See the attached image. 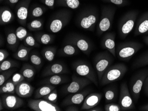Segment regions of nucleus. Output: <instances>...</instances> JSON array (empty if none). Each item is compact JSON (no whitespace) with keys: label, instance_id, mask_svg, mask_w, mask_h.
Masks as SVG:
<instances>
[{"label":"nucleus","instance_id":"37","mask_svg":"<svg viewBox=\"0 0 148 111\" xmlns=\"http://www.w3.org/2000/svg\"><path fill=\"white\" fill-rule=\"evenodd\" d=\"M43 22L41 20L36 19L31 21L28 24L27 28L31 31H36L42 29Z\"/></svg>","mask_w":148,"mask_h":111},{"label":"nucleus","instance_id":"42","mask_svg":"<svg viewBox=\"0 0 148 111\" xmlns=\"http://www.w3.org/2000/svg\"><path fill=\"white\" fill-rule=\"evenodd\" d=\"M30 61L33 65L36 67H39L41 66L42 63L41 59L38 54L36 53H32L29 57Z\"/></svg>","mask_w":148,"mask_h":111},{"label":"nucleus","instance_id":"39","mask_svg":"<svg viewBox=\"0 0 148 111\" xmlns=\"http://www.w3.org/2000/svg\"><path fill=\"white\" fill-rule=\"evenodd\" d=\"M15 32L16 36L20 41H23L28 35L26 29L23 26H20L17 28Z\"/></svg>","mask_w":148,"mask_h":111},{"label":"nucleus","instance_id":"24","mask_svg":"<svg viewBox=\"0 0 148 111\" xmlns=\"http://www.w3.org/2000/svg\"><path fill=\"white\" fill-rule=\"evenodd\" d=\"M32 48L21 44L14 54V57L16 59L22 61H26L29 60V52Z\"/></svg>","mask_w":148,"mask_h":111},{"label":"nucleus","instance_id":"45","mask_svg":"<svg viewBox=\"0 0 148 111\" xmlns=\"http://www.w3.org/2000/svg\"><path fill=\"white\" fill-rule=\"evenodd\" d=\"M103 1L112 3L116 5L123 7L128 5L129 2L127 0H102Z\"/></svg>","mask_w":148,"mask_h":111},{"label":"nucleus","instance_id":"55","mask_svg":"<svg viewBox=\"0 0 148 111\" xmlns=\"http://www.w3.org/2000/svg\"><path fill=\"white\" fill-rule=\"evenodd\" d=\"M4 1V0H1V1Z\"/></svg>","mask_w":148,"mask_h":111},{"label":"nucleus","instance_id":"9","mask_svg":"<svg viewBox=\"0 0 148 111\" xmlns=\"http://www.w3.org/2000/svg\"><path fill=\"white\" fill-rule=\"evenodd\" d=\"M73 69L77 74L89 79L95 86L99 85L98 76L91 65L84 61H79L74 62L72 64Z\"/></svg>","mask_w":148,"mask_h":111},{"label":"nucleus","instance_id":"20","mask_svg":"<svg viewBox=\"0 0 148 111\" xmlns=\"http://www.w3.org/2000/svg\"><path fill=\"white\" fill-rule=\"evenodd\" d=\"M34 90L30 84L25 81L20 82L16 87V93L21 98H28L31 97Z\"/></svg>","mask_w":148,"mask_h":111},{"label":"nucleus","instance_id":"32","mask_svg":"<svg viewBox=\"0 0 148 111\" xmlns=\"http://www.w3.org/2000/svg\"><path fill=\"white\" fill-rule=\"evenodd\" d=\"M105 101L107 103L112 102L116 100L117 97V89L109 87L104 90Z\"/></svg>","mask_w":148,"mask_h":111},{"label":"nucleus","instance_id":"10","mask_svg":"<svg viewBox=\"0 0 148 111\" xmlns=\"http://www.w3.org/2000/svg\"><path fill=\"white\" fill-rule=\"evenodd\" d=\"M119 104L121 111H129L135 108L134 102L126 82L122 83L121 84Z\"/></svg>","mask_w":148,"mask_h":111},{"label":"nucleus","instance_id":"33","mask_svg":"<svg viewBox=\"0 0 148 111\" xmlns=\"http://www.w3.org/2000/svg\"><path fill=\"white\" fill-rule=\"evenodd\" d=\"M35 39L40 44L48 45L53 42L54 37L53 35L49 34L39 33L35 35Z\"/></svg>","mask_w":148,"mask_h":111},{"label":"nucleus","instance_id":"25","mask_svg":"<svg viewBox=\"0 0 148 111\" xmlns=\"http://www.w3.org/2000/svg\"><path fill=\"white\" fill-rule=\"evenodd\" d=\"M56 88V86H55L51 84H45L43 85L36 90L35 92V99H40L44 96H46Z\"/></svg>","mask_w":148,"mask_h":111},{"label":"nucleus","instance_id":"19","mask_svg":"<svg viewBox=\"0 0 148 111\" xmlns=\"http://www.w3.org/2000/svg\"><path fill=\"white\" fill-rule=\"evenodd\" d=\"M103 95L100 93H90L86 96L81 109L86 110L98 106L102 99Z\"/></svg>","mask_w":148,"mask_h":111},{"label":"nucleus","instance_id":"1","mask_svg":"<svg viewBox=\"0 0 148 111\" xmlns=\"http://www.w3.org/2000/svg\"><path fill=\"white\" fill-rule=\"evenodd\" d=\"M128 71V67L123 63H118L110 66L106 69L99 82L104 86L122 79Z\"/></svg>","mask_w":148,"mask_h":111},{"label":"nucleus","instance_id":"27","mask_svg":"<svg viewBox=\"0 0 148 111\" xmlns=\"http://www.w3.org/2000/svg\"><path fill=\"white\" fill-rule=\"evenodd\" d=\"M16 87L11 78H10L0 87V93L1 95L5 93L14 94L16 93Z\"/></svg>","mask_w":148,"mask_h":111},{"label":"nucleus","instance_id":"53","mask_svg":"<svg viewBox=\"0 0 148 111\" xmlns=\"http://www.w3.org/2000/svg\"><path fill=\"white\" fill-rule=\"evenodd\" d=\"M4 108L3 106V104H2V100H1H1H0V111H2Z\"/></svg>","mask_w":148,"mask_h":111},{"label":"nucleus","instance_id":"54","mask_svg":"<svg viewBox=\"0 0 148 111\" xmlns=\"http://www.w3.org/2000/svg\"><path fill=\"white\" fill-rule=\"evenodd\" d=\"M144 42L146 45H148V35L146 36V37H144Z\"/></svg>","mask_w":148,"mask_h":111},{"label":"nucleus","instance_id":"36","mask_svg":"<svg viewBox=\"0 0 148 111\" xmlns=\"http://www.w3.org/2000/svg\"><path fill=\"white\" fill-rule=\"evenodd\" d=\"M16 69L12 68L5 71H3L0 74V86H2L7 80H9L14 74Z\"/></svg>","mask_w":148,"mask_h":111},{"label":"nucleus","instance_id":"12","mask_svg":"<svg viewBox=\"0 0 148 111\" xmlns=\"http://www.w3.org/2000/svg\"><path fill=\"white\" fill-rule=\"evenodd\" d=\"M28 106L35 111H61L56 104L52 103L44 99H31L28 101Z\"/></svg>","mask_w":148,"mask_h":111},{"label":"nucleus","instance_id":"7","mask_svg":"<svg viewBox=\"0 0 148 111\" xmlns=\"http://www.w3.org/2000/svg\"><path fill=\"white\" fill-rule=\"evenodd\" d=\"M116 11V9L114 7L107 6L103 7L101 17L97 29L98 35H102L111 29Z\"/></svg>","mask_w":148,"mask_h":111},{"label":"nucleus","instance_id":"18","mask_svg":"<svg viewBox=\"0 0 148 111\" xmlns=\"http://www.w3.org/2000/svg\"><path fill=\"white\" fill-rule=\"evenodd\" d=\"M68 69L63 64L55 63L49 65L45 68L42 73L44 77H48L51 75L62 74L69 73Z\"/></svg>","mask_w":148,"mask_h":111},{"label":"nucleus","instance_id":"49","mask_svg":"<svg viewBox=\"0 0 148 111\" xmlns=\"http://www.w3.org/2000/svg\"><path fill=\"white\" fill-rule=\"evenodd\" d=\"M67 107L65 108V111H79V108L75 106V104H72L70 106H66Z\"/></svg>","mask_w":148,"mask_h":111},{"label":"nucleus","instance_id":"21","mask_svg":"<svg viewBox=\"0 0 148 111\" xmlns=\"http://www.w3.org/2000/svg\"><path fill=\"white\" fill-rule=\"evenodd\" d=\"M148 31V11L144 12L140 17L136 25L134 35H138L145 33Z\"/></svg>","mask_w":148,"mask_h":111},{"label":"nucleus","instance_id":"29","mask_svg":"<svg viewBox=\"0 0 148 111\" xmlns=\"http://www.w3.org/2000/svg\"><path fill=\"white\" fill-rule=\"evenodd\" d=\"M19 40L15 32L10 31L7 34V43L9 48L12 50H15L16 49L19 44Z\"/></svg>","mask_w":148,"mask_h":111},{"label":"nucleus","instance_id":"13","mask_svg":"<svg viewBox=\"0 0 148 111\" xmlns=\"http://www.w3.org/2000/svg\"><path fill=\"white\" fill-rule=\"evenodd\" d=\"M68 44L75 46L83 53L89 55L92 51L91 43L84 37L79 35H73L69 36L67 40Z\"/></svg>","mask_w":148,"mask_h":111},{"label":"nucleus","instance_id":"41","mask_svg":"<svg viewBox=\"0 0 148 111\" xmlns=\"http://www.w3.org/2000/svg\"><path fill=\"white\" fill-rule=\"evenodd\" d=\"M43 99L49 101L52 103L56 104L58 100V93L56 89L51 91L50 93H49L46 96L43 97Z\"/></svg>","mask_w":148,"mask_h":111},{"label":"nucleus","instance_id":"40","mask_svg":"<svg viewBox=\"0 0 148 111\" xmlns=\"http://www.w3.org/2000/svg\"><path fill=\"white\" fill-rule=\"evenodd\" d=\"M45 12V9L43 7L36 6L30 11L29 15L32 18H38L42 16Z\"/></svg>","mask_w":148,"mask_h":111},{"label":"nucleus","instance_id":"35","mask_svg":"<svg viewBox=\"0 0 148 111\" xmlns=\"http://www.w3.org/2000/svg\"><path fill=\"white\" fill-rule=\"evenodd\" d=\"M19 64L16 61L12 59H7L1 63L0 64V72L8 70L13 68L18 67Z\"/></svg>","mask_w":148,"mask_h":111},{"label":"nucleus","instance_id":"50","mask_svg":"<svg viewBox=\"0 0 148 111\" xmlns=\"http://www.w3.org/2000/svg\"><path fill=\"white\" fill-rule=\"evenodd\" d=\"M19 0H6L7 3L8 5H15L16 3H18Z\"/></svg>","mask_w":148,"mask_h":111},{"label":"nucleus","instance_id":"16","mask_svg":"<svg viewBox=\"0 0 148 111\" xmlns=\"http://www.w3.org/2000/svg\"><path fill=\"white\" fill-rule=\"evenodd\" d=\"M31 0H22L16 7L17 20L20 25L25 26L29 15V9Z\"/></svg>","mask_w":148,"mask_h":111},{"label":"nucleus","instance_id":"30","mask_svg":"<svg viewBox=\"0 0 148 111\" xmlns=\"http://www.w3.org/2000/svg\"><path fill=\"white\" fill-rule=\"evenodd\" d=\"M79 50L75 46L68 44L61 49L60 54L64 56H72L77 54L79 52Z\"/></svg>","mask_w":148,"mask_h":111},{"label":"nucleus","instance_id":"26","mask_svg":"<svg viewBox=\"0 0 148 111\" xmlns=\"http://www.w3.org/2000/svg\"><path fill=\"white\" fill-rule=\"evenodd\" d=\"M20 73L26 79L31 80L35 75L36 70L33 66L29 64L26 63L23 65Z\"/></svg>","mask_w":148,"mask_h":111},{"label":"nucleus","instance_id":"47","mask_svg":"<svg viewBox=\"0 0 148 111\" xmlns=\"http://www.w3.org/2000/svg\"><path fill=\"white\" fill-rule=\"evenodd\" d=\"M43 3L51 9L54 8L55 0H42Z\"/></svg>","mask_w":148,"mask_h":111},{"label":"nucleus","instance_id":"6","mask_svg":"<svg viewBox=\"0 0 148 111\" xmlns=\"http://www.w3.org/2000/svg\"><path fill=\"white\" fill-rule=\"evenodd\" d=\"M98 12L94 9H87L82 12L78 17L77 22L80 28L93 31L98 20Z\"/></svg>","mask_w":148,"mask_h":111},{"label":"nucleus","instance_id":"8","mask_svg":"<svg viewBox=\"0 0 148 111\" xmlns=\"http://www.w3.org/2000/svg\"><path fill=\"white\" fill-rule=\"evenodd\" d=\"M71 14L68 10L60 11L54 16L50 21L49 29L51 32L56 33L60 31L69 24L71 19Z\"/></svg>","mask_w":148,"mask_h":111},{"label":"nucleus","instance_id":"23","mask_svg":"<svg viewBox=\"0 0 148 111\" xmlns=\"http://www.w3.org/2000/svg\"><path fill=\"white\" fill-rule=\"evenodd\" d=\"M69 79L67 77H65L61 74L51 75L48 76L42 81V83L45 84H50L53 86H57L64 83L66 82Z\"/></svg>","mask_w":148,"mask_h":111},{"label":"nucleus","instance_id":"4","mask_svg":"<svg viewBox=\"0 0 148 111\" xmlns=\"http://www.w3.org/2000/svg\"><path fill=\"white\" fill-rule=\"evenodd\" d=\"M138 14L139 12L137 10L130 11L121 18L118 26L121 38L125 39L133 30Z\"/></svg>","mask_w":148,"mask_h":111},{"label":"nucleus","instance_id":"22","mask_svg":"<svg viewBox=\"0 0 148 111\" xmlns=\"http://www.w3.org/2000/svg\"><path fill=\"white\" fill-rule=\"evenodd\" d=\"M14 19V15L8 7H2L0 10V25H4L10 24Z\"/></svg>","mask_w":148,"mask_h":111},{"label":"nucleus","instance_id":"14","mask_svg":"<svg viewBox=\"0 0 148 111\" xmlns=\"http://www.w3.org/2000/svg\"><path fill=\"white\" fill-rule=\"evenodd\" d=\"M21 98L13 94H1V99L4 108L13 110L21 107L24 105V101Z\"/></svg>","mask_w":148,"mask_h":111},{"label":"nucleus","instance_id":"44","mask_svg":"<svg viewBox=\"0 0 148 111\" xmlns=\"http://www.w3.org/2000/svg\"><path fill=\"white\" fill-rule=\"evenodd\" d=\"M105 111H121L119 104L115 103H108L104 106Z\"/></svg>","mask_w":148,"mask_h":111},{"label":"nucleus","instance_id":"2","mask_svg":"<svg viewBox=\"0 0 148 111\" xmlns=\"http://www.w3.org/2000/svg\"><path fill=\"white\" fill-rule=\"evenodd\" d=\"M148 76V67L142 69L134 74L130 82V92L134 103L138 101L145 80Z\"/></svg>","mask_w":148,"mask_h":111},{"label":"nucleus","instance_id":"34","mask_svg":"<svg viewBox=\"0 0 148 111\" xmlns=\"http://www.w3.org/2000/svg\"><path fill=\"white\" fill-rule=\"evenodd\" d=\"M56 48L55 47H47L42 51L44 58L48 62H51L54 59L56 54Z\"/></svg>","mask_w":148,"mask_h":111},{"label":"nucleus","instance_id":"48","mask_svg":"<svg viewBox=\"0 0 148 111\" xmlns=\"http://www.w3.org/2000/svg\"><path fill=\"white\" fill-rule=\"evenodd\" d=\"M144 92L146 96L148 97V76L146 77L143 86V87Z\"/></svg>","mask_w":148,"mask_h":111},{"label":"nucleus","instance_id":"31","mask_svg":"<svg viewBox=\"0 0 148 111\" xmlns=\"http://www.w3.org/2000/svg\"><path fill=\"white\" fill-rule=\"evenodd\" d=\"M56 3L60 6L68 7L72 10L78 9L79 6V0H56Z\"/></svg>","mask_w":148,"mask_h":111},{"label":"nucleus","instance_id":"52","mask_svg":"<svg viewBox=\"0 0 148 111\" xmlns=\"http://www.w3.org/2000/svg\"><path fill=\"white\" fill-rule=\"evenodd\" d=\"M139 110L143 111H148V104L140 106L139 108Z\"/></svg>","mask_w":148,"mask_h":111},{"label":"nucleus","instance_id":"17","mask_svg":"<svg viewBox=\"0 0 148 111\" xmlns=\"http://www.w3.org/2000/svg\"><path fill=\"white\" fill-rule=\"evenodd\" d=\"M115 33L114 32H108L106 34L102 39L101 42V47L106 50L116 58V48H115Z\"/></svg>","mask_w":148,"mask_h":111},{"label":"nucleus","instance_id":"46","mask_svg":"<svg viewBox=\"0 0 148 111\" xmlns=\"http://www.w3.org/2000/svg\"><path fill=\"white\" fill-rule=\"evenodd\" d=\"M9 56V52L5 49H1L0 50V63L5 60Z\"/></svg>","mask_w":148,"mask_h":111},{"label":"nucleus","instance_id":"5","mask_svg":"<svg viewBox=\"0 0 148 111\" xmlns=\"http://www.w3.org/2000/svg\"><path fill=\"white\" fill-rule=\"evenodd\" d=\"M114 58V57L108 50L100 52L94 57V65L97 72L99 83L105 72L112 65Z\"/></svg>","mask_w":148,"mask_h":111},{"label":"nucleus","instance_id":"38","mask_svg":"<svg viewBox=\"0 0 148 111\" xmlns=\"http://www.w3.org/2000/svg\"><path fill=\"white\" fill-rule=\"evenodd\" d=\"M25 45L27 47H36L38 45L37 41L36 39L35 38L33 37L31 34H28V35L23 40Z\"/></svg>","mask_w":148,"mask_h":111},{"label":"nucleus","instance_id":"51","mask_svg":"<svg viewBox=\"0 0 148 111\" xmlns=\"http://www.w3.org/2000/svg\"><path fill=\"white\" fill-rule=\"evenodd\" d=\"M87 111H103V108H101L100 107H98L97 106L93 108H90V109L87 110Z\"/></svg>","mask_w":148,"mask_h":111},{"label":"nucleus","instance_id":"3","mask_svg":"<svg viewBox=\"0 0 148 111\" xmlns=\"http://www.w3.org/2000/svg\"><path fill=\"white\" fill-rule=\"evenodd\" d=\"M143 47V44L135 41L121 43L116 49V54L119 60L126 62L130 60Z\"/></svg>","mask_w":148,"mask_h":111},{"label":"nucleus","instance_id":"11","mask_svg":"<svg viewBox=\"0 0 148 111\" xmlns=\"http://www.w3.org/2000/svg\"><path fill=\"white\" fill-rule=\"evenodd\" d=\"M92 82L85 77H79L73 74L72 81L64 88V93L65 94L76 93L83 90L86 86H88Z\"/></svg>","mask_w":148,"mask_h":111},{"label":"nucleus","instance_id":"28","mask_svg":"<svg viewBox=\"0 0 148 111\" xmlns=\"http://www.w3.org/2000/svg\"><path fill=\"white\" fill-rule=\"evenodd\" d=\"M146 66H148V50L144 52L135 59L132 64V67L136 69Z\"/></svg>","mask_w":148,"mask_h":111},{"label":"nucleus","instance_id":"15","mask_svg":"<svg viewBox=\"0 0 148 111\" xmlns=\"http://www.w3.org/2000/svg\"><path fill=\"white\" fill-rule=\"evenodd\" d=\"M90 91L91 90L89 89H86L76 93H72L64 99L61 105L63 106H68L72 104L77 105L81 104L84 101L86 96L90 94Z\"/></svg>","mask_w":148,"mask_h":111},{"label":"nucleus","instance_id":"43","mask_svg":"<svg viewBox=\"0 0 148 111\" xmlns=\"http://www.w3.org/2000/svg\"><path fill=\"white\" fill-rule=\"evenodd\" d=\"M11 78L12 82L15 84L16 86H17L18 84L23 82L25 80V77L20 73H16L14 74L12 76Z\"/></svg>","mask_w":148,"mask_h":111}]
</instances>
